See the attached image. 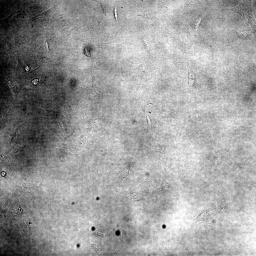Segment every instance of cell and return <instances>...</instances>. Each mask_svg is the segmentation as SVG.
I'll list each match as a JSON object with an SVG mask.
<instances>
[{
  "label": "cell",
  "instance_id": "cell-1",
  "mask_svg": "<svg viewBox=\"0 0 256 256\" xmlns=\"http://www.w3.org/2000/svg\"><path fill=\"white\" fill-rule=\"evenodd\" d=\"M57 117L60 127L62 136L64 139H66L72 136L74 132L72 128L68 119L61 114L57 115Z\"/></svg>",
  "mask_w": 256,
  "mask_h": 256
},
{
  "label": "cell",
  "instance_id": "cell-2",
  "mask_svg": "<svg viewBox=\"0 0 256 256\" xmlns=\"http://www.w3.org/2000/svg\"><path fill=\"white\" fill-rule=\"evenodd\" d=\"M87 105V104L85 114L89 119V120L87 123L89 124L90 128L88 131L90 133L91 132L97 133L102 129L105 121V112H104L102 116L100 118L94 119H90L87 116L86 113Z\"/></svg>",
  "mask_w": 256,
  "mask_h": 256
},
{
  "label": "cell",
  "instance_id": "cell-3",
  "mask_svg": "<svg viewBox=\"0 0 256 256\" xmlns=\"http://www.w3.org/2000/svg\"><path fill=\"white\" fill-rule=\"evenodd\" d=\"M125 197L133 202L139 204L142 203L148 198L150 194L148 192L138 189L132 192L127 193Z\"/></svg>",
  "mask_w": 256,
  "mask_h": 256
},
{
  "label": "cell",
  "instance_id": "cell-4",
  "mask_svg": "<svg viewBox=\"0 0 256 256\" xmlns=\"http://www.w3.org/2000/svg\"><path fill=\"white\" fill-rule=\"evenodd\" d=\"M136 162L131 159H128L124 162L118 176L117 181L119 185H120L123 179L128 175L131 167Z\"/></svg>",
  "mask_w": 256,
  "mask_h": 256
},
{
  "label": "cell",
  "instance_id": "cell-5",
  "mask_svg": "<svg viewBox=\"0 0 256 256\" xmlns=\"http://www.w3.org/2000/svg\"><path fill=\"white\" fill-rule=\"evenodd\" d=\"M95 81V78H93V79L92 80V85L91 88L86 86L89 89L88 95V97L91 100L98 102H101L106 97L108 96V95H102L97 93L93 87V83Z\"/></svg>",
  "mask_w": 256,
  "mask_h": 256
},
{
  "label": "cell",
  "instance_id": "cell-6",
  "mask_svg": "<svg viewBox=\"0 0 256 256\" xmlns=\"http://www.w3.org/2000/svg\"><path fill=\"white\" fill-rule=\"evenodd\" d=\"M77 112V111L72 105L71 100L69 99L65 102L62 114L66 118L70 119Z\"/></svg>",
  "mask_w": 256,
  "mask_h": 256
},
{
  "label": "cell",
  "instance_id": "cell-7",
  "mask_svg": "<svg viewBox=\"0 0 256 256\" xmlns=\"http://www.w3.org/2000/svg\"><path fill=\"white\" fill-rule=\"evenodd\" d=\"M55 146L56 147L64 148L69 150L77 157L79 155V149L77 146L74 144L57 143L55 144Z\"/></svg>",
  "mask_w": 256,
  "mask_h": 256
},
{
  "label": "cell",
  "instance_id": "cell-8",
  "mask_svg": "<svg viewBox=\"0 0 256 256\" xmlns=\"http://www.w3.org/2000/svg\"><path fill=\"white\" fill-rule=\"evenodd\" d=\"M90 133L88 131L84 130L82 134L79 137L75 139L76 145L81 147L88 144V139L90 137Z\"/></svg>",
  "mask_w": 256,
  "mask_h": 256
},
{
  "label": "cell",
  "instance_id": "cell-9",
  "mask_svg": "<svg viewBox=\"0 0 256 256\" xmlns=\"http://www.w3.org/2000/svg\"><path fill=\"white\" fill-rule=\"evenodd\" d=\"M174 114V110L172 107L165 105L162 107L160 115L161 118H164L172 117Z\"/></svg>",
  "mask_w": 256,
  "mask_h": 256
},
{
  "label": "cell",
  "instance_id": "cell-10",
  "mask_svg": "<svg viewBox=\"0 0 256 256\" xmlns=\"http://www.w3.org/2000/svg\"><path fill=\"white\" fill-rule=\"evenodd\" d=\"M149 179V173L147 172L140 174L134 179V181L138 184L141 185L148 183Z\"/></svg>",
  "mask_w": 256,
  "mask_h": 256
},
{
  "label": "cell",
  "instance_id": "cell-11",
  "mask_svg": "<svg viewBox=\"0 0 256 256\" xmlns=\"http://www.w3.org/2000/svg\"><path fill=\"white\" fill-rule=\"evenodd\" d=\"M55 7L54 6L49 10L44 12L37 16L36 19L40 20L41 22H48L51 16L55 11Z\"/></svg>",
  "mask_w": 256,
  "mask_h": 256
},
{
  "label": "cell",
  "instance_id": "cell-12",
  "mask_svg": "<svg viewBox=\"0 0 256 256\" xmlns=\"http://www.w3.org/2000/svg\"><path fill=\"white\" fill-rule=\"evenodd\" d=\"M245 5L242 0L239 1L236 6L232 8H228V9L232 10L239 14L242 16L244 20L246 22L245 16L244 13V9Z\"/></svg>",
  "mask_w": 256,
  "mask_h": 256
},
{
  "label": "cell",
  "instance_id": "cell-13",
  "mask_svg": "<svg viewBox=\"0 0 256 256\" xmlns=\"http://www.w3.org/2000/svg\"><path fill=\"white\" fill-rule=\"evenodd\" d=\"M228 155L225 152L215 155L214 161L217 163L219 167L223 165L227 160Z\"/></svg>",
  "mask_w": 256,
  "mask_h": 256
},
{
  "label": "cell",
  "instance_id": "cell-14",
  "mask_svg": "<svg viewBox=\"0 0 256 256\" xmlns=\"http://www.w3.org/2000/svg\"><path fill=\"white\" fill-rule=\"evenodd\" d=\"M188 72L189 74V78L188 81V85L190 87H192L196 82V76L194 72L189 67Z\"/></svg>",
  "mask_w": 256,
  "mask_h": 256
},
{
  "label": "cell",
  "instance_id": "cell-15",
  "mask_svg": "<svg viewBox=\"0 0 256 256\" xmlns=\"http://www.w3.org/2000/svg\"><path fill=\"white\" fill-rule=\"evenodd\" d=\"M160 181L161 183L162 188L159 192H165L169 191L172 188V186L169 182L164 181Z\"/></svg>",
  "mask_w": 256,
  "mask_h": 256
},
{
  "label": "cell",
  "instance_id": "cell-16",
  "mask_svg": "<svg viewBox=\"0 0 256 256\" xmlns=\"http://www.w3.org/2000/svg\"><path fill=\"white\" fill-rule=\"evenodd\" d=\"M146 116L147 117V120L148 121V123L149 126V129L151 132L152 133V139H155L156 137L155 136L154 131L153 130L152 128V120L151 119L150 116L147 113V112H146Z\"/></svg>",
  "mask_w": 256,
  "mask_h": 256
},
{
  "label": "cell",
  "instance_id": "cell-17",
  "mask_svg": "<svg viewBox=\"0 0 256 256\" xmlns=\"http://www.w3.org/2000/svg\"><path fill=\"white\" fill-rule=\"evenodd\" d=\"M153 104L150 101H147L145 102H143L140 103L138 107L140 110L144 112L145 113L147 112L146 106L149 104Z\"/></svg>",
  "mask_w": 256,
  "mask_h": 256
},
{
  "label": "cell",
  "instance_id": "cell-18",
  "mask_svg": "<svg viewBox=\"0 0 256 256\" xmlns=\"http://www.w3.org/2000/svg\"><path fill=\"white\" fill-rule=\"evenodd\" d=\"M236 32L238 35L242 39L246 40L249 36V35L244 32H239L236 30Z\"/></svg>",
  "mask_w": 256,
  "mask_h": 256
},
{
  "label": "cell",
  "instance_id": "cell-19",
  "mask_svg": "<svg viewBox=\"0 0 256 256\" xmlns=\"http://www.w3.org/2000/svg\"><path fill=\"white\" fill-rule=\"evenodd\" d=\"M22 187L27 188H37V186L35 184L32 183H24L22 184Z\"/></svg>",
  "mask_w": 256,
  "mask_h": 256
},
{
  "label": "cell",
  "instance_id": "cell-20",
  "mask_svg": "<svg viewBox=\"0 0 256 256\" xmlns=\"http://www.w3.org/2000/svg\"><path fill=\"white\" fill-rule=\"evenodd\" d=\"M10 110H9L7 114L1 119L0 121L1 123L3 122L4 123L6 122L9 119V117L10 116Z\"/></svg>",
  "mask_w": 256,
  "mask_h": 256
},
{
  "label": "cell",
  "instance_id": "cell-21",
  "mask_svg": "<svg viewBox=\"0 0 256 256\" xmlns=\"http://www.w3.org/2000/svg\"><path fill=\"white\" fill-rule=\"evenodd\" d=\"M84 54L87 56L89 57H91L89 50L88 48L86 47L84 48Z\"/></svg>",
  "mask_w": 256,
  "mask_h": 256
},
{
  "label": "cell",
  "instance_id": "cell-22",
  "mask_svg": "<svg viewBox=\"0 0 256 256\" xmlns=\"http://www.w3.org/2000/svg\"><path fill=\"white\" fill-rule=\"evenodd\" d=\"M122 69L123 75L124 76V75L127 74L128 70V68L126 67H124L123 66L122 67Z\"/></svg>",
  "mask_w": 256,
  "mask_h": 256
},
{
  "label": "cell",
  "instance_id": "cell-23",
  "mask_svg": "<svg viewBox=\"0 0 256 256\" xmlns=\"http://www.w3.org/2000/svg\"><path fill=\"white\" fill-rule=\"evenodd\" d=\"M114 17H115V18L116 19V23H117V19L118 16H117V9H116V7H115L114 9Z\"/></svg>",
  "mask_w": 256,
  "mask_h": 256
},
{
  "label": "cell",
  "instance_id": "cell-24",
  "mask_svg": "<svg viewBox=\"0 0 256 256\" xmlns=\"http://www.w3.org/2000/svg\"><path fill=\"white\" fill-rule=\"evenodd\" d=\"M101 4L103 8L104 13V14H106V9L105 8V7L104 5H102Z\"/></svg>",
  "mask_w": 256,
  "mask_h": 256
},
{
  "label": "cell",
  "instance_id": "cell-25",
  "mask_svg": "<svg viewBox=\"0 0 256 256\" xmlns=\"http://www.w3.org/2000/svg\"><path fill=\"white\" fill-rule=\"evenodd\" d=\"M26 70V71H28L29 70V68L28 66H27L25 68Z\"/></svg>",
  "mask_w": 256,
  "mask_h": 256
}]
</instances>
